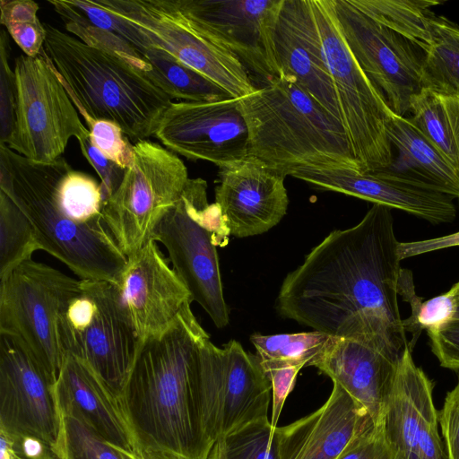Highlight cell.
Masks as SVG:
<instances>
[{
  "label": "cell",
  "instance_id": "obj_54",
  "mask_svg": "<svg viewBox=\"0 0 459 459\" xmlns=\"http://www.w3.org/2000/svg\"><path fill=\"white\" fill-rule=\"evenodd\" d=\"M13 459H19V458H17V457L13 456Z\"/></svg>",
  "mask_w": 459,
  "mask_h": 459
},
{
  "label": "cell",
  "instance_id": "obj_55",
  "mask_svg": "<svg viewBox=\"0 0 459 459\" xmlns=\"http://www.w3.org/2000/svg\"><path fill=\"white\" fill-rule=\"evenodd\" d=\"M459 198V197H458Z\"/></svg>",
  "mask_w": 459,
  "mask_h": 459
},
{
  "label": "cell",
  "instance_id": "obj_39",
  "mask_svg": "<svg viewBox=\"0 0 459 459\" xmlns=\"http://www.w3.org/2000/svg\"><path fill=\"white\" fill-rule=\"evenodd\" d=\"M10 45L5 30L0 37V144L10 139L15 120L16 88L14 71L9 64Z\"/></svg>",
  "mask_w": 459,
  "mask_h": 459
},
{
  "label": "cell",
  "instance_id": "obj_31",
  "mask_svg": "<svg viewBox=\"0 0 459 459\" xmlns=\"http://www.w3.org/2000/svg\"><path fill=\"white\" fill-rule=\"evenodd\" d=\"M432 39L426 49L422 88L459 94V26L445 16L435 15Z\"/></svg>",
  "mask_w": 459,
  "mask_h": 459
},
{
  "label": "cell",
  "instance_id": "obj_36",
  "mask_svg": "<svg viewBox=\"0 0 459 459\" xmlns=\"http://www.w3.org/2000/svg\"><path fill=\"white\" fill-rule=\"evenodd\" d=\"M63 459H123L117 449L105 442L78 418L65 413H63Z\"/></svg>",
  "mask_w": 459,
  "mask_h": 459
},
{
  "label": "cell",
  "instance_id": "obj_6",
  "mask_svg": "<svg viewBox=\"0 0 459 459\" xmlns=\"http://www.w3.org/2000/svg\"><path fill=\"white\" fill-rule=\"evenodd\" d=\"M207 183L189 178L177 204L153 231L152 239L167 249L169 260L191 295L218 328L229 324L217 246L229 230L218 205L207 201Z\"/></svg>",
  "mask_w": 459,
  "mask_h": 459
},
{
  "label": "cell",
  "instance_id": "obj_11",
  "mask_svg": "<svg viewBox=\"0 0 459 459\" xmlns=\"http://www.w3.org/2000/svg\"><path fill=\"white\" fill-rule=\"evenodd\" d=\"M189 180L174 152L149 140L134 143V163L103 203V217L118 247L128 257L152 239Z\"/></svg>",
  "mask_w": 459,
  "mask_h": 459
},
{
  "label": "cell",
  "instance_id": "obj_52",
  "mask_svg": "<svg viewBox=\"0 0 459 459\" xmlns=\"http://www.w3.org/2000/svg\"><path fill=\"white\" fill-rule=\"evenodd\" d=\"M450 291L454 295V298L455 300V305H456V310H455L454 318L459 319V281L452 286V288L450 289Z\"/></svg>",
  "mask_w": 459,
  "mask_h": 459
},
{
  "label": "cell",
  "instance_id": "obj_7",
  "mask_svg": "<svg viewBox=\"0 0 459 459\" xmlns=\"http://www.w3.org/2000/svg\"><path fill=\"white\" fill-rule=\"evenodd\" d=\"M272 384L260 359L235 340L222 348L209 335L198 345L193 366V394L201 432L214 443L268 418Z\"/></svg>",
  "mask_w": 459,
  "mask_h": 459
},
{
  "label": "cell",
  "instance_id": "obj_1",
  "mask_svg": "<svg viewBox=\"0 0 459 459\" xmlns=\"http://www.w3.org/2000/svg\"><path fill=\"white\" fill-rule=\"evenodd\" d=\"M398 243L390 208L373 204L358 224L329 233L286 276L278 312L333 337L403 351Z\"/></svg>",
  "mask_w": 459,
  "mask_h": 459
},
{
  "label": "cell",
  "instance_id": "obj_29",
  "mask_svg": "<svg viewBox=\"0 0 459 459\" xmlns=\"http://www.w3.org/2000/svg\"><path fill=\"white\" fill-rule=\"evenodd\" d=\"M333 338L314 330L272 335L254 333L250 342L267 373L286 367H314Z\"/></svg>",
  "mask_w": 459,
  "mask_h": 459
},
{
  "label": "cell",
  "instance_id": "obj_3",
  "mask_svg": "<svg viewBox=\"0 0 459 459\" xmlns=\"http://www.w3.org/2000/svg\"><path fill=\"white\" fill-rule=\"evenodd\" d=\"M207 336L188 304L168 330L140 342L119 396L140 452L208 459L193 394L195 356Z\"/></svg>",
  "mask_w": 459,
  "mask_h": 459
},
{
  "label": "cell",
  "instance_id": "obj_5",
  "mask_svg": "<svg viewBox=\"0 0 459 459\" xmlns=\"http://www.w3.org/2000/svg\"><path fill=\"white\" fill-rule=\"evenodd\" d=\"M44 51L77 110L117 124L134 143L154 136L172 100L145 72L44 23Z\"/></svg>",
  "mask_w": 459,
  "mask_h": 459
},
{
  "label": "cell",
  "instance_id": "obj_35",
  "mask_svg": "<svg viewBox=\"0 0 459 459\" xmlns=\"http://www.w3.org/2000/svg\"><path fill=\"white\" fill-rule=\"evenodd\" d=\"M275 429L265 418L228 435L224 437L226 459H278Z\"/></svg>",
  "mask_w": 459,
  "mask_h": 459
},
{
  "label": "cell",
  "instance_id": "obj_8",
  "mask_svg": "<svg viewBox=\"0 0 459 459\" xmlns=\"http://www.w3.org/2000/svg\"><path fill=\"white\" fill-rule=\"evenodd\" d=\"M80 284L81 279L32 258L0 280V334L21 344L53 385L65 358L58 342L59 316Z\"/></svg>",
  "mask_w": 459,
  "mask_h": 459
},
{
  "label": "cell",
  "instance_id": "obj_26",
  "mask_svg": "<svg viewBox=\"0 0 459 459\" xmlns=\"http://www.w3.org/2000/svg\"><path fill=\"white\" fill-rule=\"evenodd\" d=\"M386 134L398 151L400 164L399 169H386L423 182L453 198L459 197V173L409 117L392 111L387 118Z\"/></svg>",
  "mask_w": 459,
  "mask_h": 459
},
{
  "label": "cell",
  "instance_id": "obj_18",
  "mask_svg": "<svg viewBox=\"0 0 459 459\" xmlns=\"http://www.w3.org/2000/svg\"><path fill=\"white\" fill-rule=\"evenodd\" d=\"M153 239L127 257L111 282L140 342L162 333L191 304L190 292Z\"/></svg>",
  "mask_w": 459,
  "mask_h": 459
},
{
  "label": "cell",
  "instance_id": "obj_40",
  "mask_svg": "<svg viewBox=\"0 0 459 459\" xmlns=\"http://www.w3.org/2000/svg\"><path fill=\"white\" fill-rule=\"evenodd\" d=\"M337 459H403L385 437L383 423L368 426Z\"/></svg>",
  "mask_w": 459,
  "mask_h": 459
},
{
  "label": "cell",
  "instance_id": "obj_50",
  "mask_svg": "<svg viewBox=\"0 0 459 459\" xmlns=\"http://www.w3.org/2000/svg\"><path fill=\"white\" fill-rule=\"evenodd\" d=\"M143 459H181L173 455L155 450H141Z\"/></svg>",
  "mask_w": 459,
  "mask_h": 459
},
{
  "label": "cell",
  "instance_id": "obj_10",
  "mask_svg": "<svg viewBox=\"0 0 459 459\" xmlns=\"http://www.w3.org/2000/svg\"><path fill=\"white\" fill-rule=\"evenodd\" d=\"M58 342L64 355L86 364L120 396L140 341L111 282L81 279L59 316Z\"/></svg>",
  "mask_w": 459,
  "mask_h": 459
},
{
  "label": "cell",
  "instance_id": "obj_4",
  "mask_svg": "<svg viewBox=\"0 0 459 459\" xmlns=\"http://www.w3.org/2000/svg\"><path fill=\"white\" fill-rule=\"evenodd\" d=\"M239 104L248 128V155L285 177L300 167L361 171L342 121L293 78L262 85Z\"/></svg>",
  "mask_w": 459,
  "mask_h": 459
},
{
  "label": "cell",
  "instance_id": "obj_37",
  "mask_svg": "<svg viewBox=\"0 0 459 459\" xmlns=\"http://www.w3.org/2000/svg\"><path fill=\"white\" fill-rule=\"evenodd\" d=\"M78 112L86 122L90 138L98 150L121 168H130L134 163V144L122 128L112 121L95 119L82 110Z\"/></svg>",
  "mask_w": 459,
  "mask_h": 459
},
{
  "label": "cell",
  "instance_id": "obj_30",
  "mask_svg": "<svg viewBox=\"0 0 459 459\" xmlns=\"http://www.w3.org/2000/svg\"><path fill=\"white\" fill-rule=\"evenodd\" d=\"M358 9L387 28L420 46L425 51L432 39L431 0H350Z\"/></svg>",
  "mask_w": 459,
  "mask_h": 459
},
{
  "label": "cell",
  "instance_id": "obj_24",
  "mask_svg": "<svg viewBox=\"0 0 459 459\" xmlns=\"http://www.w3.org/2000/svg\"><path fill=\"white\" fill-rule=\"evenodd\" d=\"M368 412L333 383L325 403L314 412L276 427L278 459H337L372 424Z\"/></svg>",
  "mask_w": 459,
  "mask_h": 459
},
{
  "label": "cell",
  "instance_id": "obj_25",
  "mask_svg": "<svg viewBox=\"0 0 459 459\" xmlns=\"http://www.w3.org/2000/svg\"><path fill=\"white\" fill-rule=\"evenodd\" d=\"M55 392L63 413L78 418L114 448L141 455L119 396L86 364L65 354Z\"/></svg>",
  "mask_w": 459,
  "mask_h": 459
},
{
  "label": "cell",
  "instance_id": "obj_41",
  "mask_svg": "<svg viewBox=\"0 0 459 459\" xmlns=\"http://www.w3.org/2000/svg\"><path fill=\"white\" fill-rule=\"evenodd\" d=\"M82 153L100 178L103 203L119 187L126 169L106 158L92 143L90 135L78 140Z\"/></svg>",
  "mask_w": 459,
  "mask_h": 459
},
{
  "label": "cell",
  "instance_id": "obj_16",
  "mask_svg": "<svg viewBox=\"0 0 459 459\" xmlns=\"http://www.w3.org/2000/svg\"><path fill=\"white\" fill-rule=\"evenodd\" d=\"M0 430L30 435L64 455V417L55 385L16 341L0 334Z\"/></svg>",
  "mask_w": 459,
  "mask_h": 459
},
{
  "label": "cell",
  "instance_id": "obj_23",
  "mask_svg": "<svg viewBox=\"0 0 459 459\" xmlns=\"http://www.w3.org/2000/svg\"><path fill=\"white\" fill-rule=\"evenodd\" d=\"M402 353L377 342L334 337L314 367L341 386L377 426L383 423Z\"/></svg>",
  "mask_w": 459,
  "mask_h": 459
},
{
  "label": "cell",
  "instance_id": "obj_28",
  "mask_svg": "<svg viewBox=\"0 0 459 459\" xmlns=\"http://www.w3.org/2000/svg\"><path fill=\"white\" fill-rule=\"evenodd\" d=\"M144 56L152 65L146 74L171 100L199 102L233 98L220 85L161 48L152 46Z\"/></svg>",
  "mask_w": 459,
  "mask_h": 459
},
{
  "label": "cell",
  "instance_id": "obj_34",
  "mask_svg": "<svg viewBox=\"0 0 459 459\" xmlns=\"http://www.w3.org/2000/svg\"><path fill=\"white\" fill-rule=\"evenodd\" d=\"M39 4L31 0L0 1V22L24 55L35 57L44 48L46 28L38 17Z\"/></svg>",
  "mask_w": 459,
  "mask_h": 459
},
{
  "label": "cell",
  "instance_id": "obj_51",
  "mask_svg": "<svg viewBox=\"0 0 459 459\" xmlns=\"http://www.w3.org/2000/svg\"><path fill=\"white\" fill-rule=\"evenodd\" d=\"M1 436V459H13L10 446L6 438Z\"/></svg>",
  "mask_w": 459,
  "mask_h": 459
},
{
  "label": "cell",
  "instance_id": "obj_12",
  "mask_svg": "<svg viewBox=\"0 0 459 459\" xmlns=\"http://www.w3.org/2000/svg\"><path fill=\"white\" fill-rule=\"evenodd\" d=\"M13 71L15 120L6 145L31 161L52 163L72 137L78 141L90 132L44 48L35 57L19 56Z\"/></svg>",
  "mask_w": 459,
  "mask_h": 459
},
{
  "label": "cell",
  "instance_id": "obj_14",
  "mask_svg": "<svg viewBox=\"0 0 459 459\" xmlns=\"http://www.w3.org/2000/svg\"><path fill=\"white\" fill-rule=\"evenodd\" d=\"M333 3L342 36L358 64L390 108L406 117L412 97L422 89L426 51L367 15L350 0Z\"/></svg>",
  "mask_w": 459,
  "mask_h": 459
},
{
  "label": "cell",
  "instance_id": "obj_20",
  "mask_svg": "<svg viewBox=\"0 0 459 459\" xmlns=\"http://www.w3.org/2000/svg\"><path fill=\"white\" fill-rule=\"evenodd\" d=\"M285 178L252 155L219 167L215 204L230 235L263 234L281 221L289 204Z\"/></svg>",
  "mask_w": 459,
  "mask_h": 459
},
{
  "label": "cell",
  "instance_id": "obj_21",
  "mask_svg": "<svg viewBox=\"0 0 459 459\" xmlns=\"http://www.w3.org/2000/svg\"><path fill=\"white\" fill-rule=\"evenodd\" d=\"M433 388L432 380L415 364L406 346L398 362L383 419L386 438L403 459H445Z\"/></svg>",
  "mask_w": 459,
  "mask_h": 459
},
{
  "label": "cell",
  "instance_id": "obj_33",
  "mask_svg": "<svg viewBox=\"0 0 459 459\" xmlns=\"http://www.w3.org/2000/svg\"><path fill=\"white\" fill-rule=\"evenodd\" d=\"M48 4L65 23L74 22L108 30L125 39L143 55L152 47L138 28L110 11L101 1L50 0Z\"/></svg>",
  "mask_w": 459,
  "mask_h": 459
},
{
  "label": "cell",
  "instance_id": "obj_15",
  "mask_svg": "<svg viewBox=\"0 0 459 459\" xmlns=\"http://www.w3.org/2000/svg\"><path fill=\"white\" fill-rule=\"evenodd\" d=\"M202 32L231 51L261 82L281 77L274 32L282 0H176Z\"/></svg>",
  "mask_w": 459,
  "mask_h": 459
},
{
  "label": "cell",
  "instance_id": "obj_13",
  "mask_svg": "<svg viewBox=\"0 0 459 459\" xmlns=\"http://www.w3.org/2000/svg\"><path fill=\"white\" fill-rule=\"evenodd\" d=\"M138 28L153 47L214 82L234 99L257 90L252 76L228 48L198 30L176 0H100Z\"/></svg>",
  "mask_w": 459,
  "mask_h": 459
},
{
  "label": "cell",
  "instance_id": "obj_27",
  "mask_svg": "<svg viewBox=\"0 0 459 459\" xmlns=\"http://www.w3.org/2000/svg\"><path fill=\"white\" fill-rule=\"evenodd\" d=\"M409 119L459 173V94L428 88L412 97Z\"/></svg>",
  "mask_w": 459,
  "mask_h": 459
},
{
  "label": "cell",
  "instance_id": "obj_22",
  "mask_svg": "<svg viewBox=\"0 0 459 459\" xmlns=\"http://www.w3.org/2000/svg\"><path fill=\"white\" fill-rule=\"evenodd\" d=\"M274 50L281 76L293 78L341 120L310 0H282L274 32Z\"/></svg>",
  "mask_w": 459,
  "mask_h": 459
},
{
  "label": "cell",
  "instance_id": "obj_19",
  "mask_svg": "<svg viewBox=\"0 0 459 459\" xmlns=\"http://www.w3.org/2000/svg\"><path fill=\"white\" fill-rule=\"evenodd\" d=\"M289 176L320 189L404 211L432 224L451 222L456 214L453 197L388 169L361 172L344 167H300Z\"/></svg>",
  "mask_w": 459,
  "mask_h": 459
},
{
  "label": "cell",
  "instance_id": "obj_43",
  "mask_svg": "<svg viewBox=\"0 0 459 459\" xmlns=\"http://www.w3.org/2000/svg\"><path fill=\"white\" fill-rule=\"evenodd\" d=\"M446 459H459V374L456 385L447 392L438 411Z\"/></svg>",
  "mask_w": 459,
  "mask_h": 459
},
{
  "label": "cell",
  "instance_id": "obj_9",
  "mask_svg": "<svg viewBox=\"0 0 459 459\" xmlns=\"http://www.w3.org/2000/svg\"><path fill=\"white\" fill-rule=\"evenodd\" d=\"M310 2L354 157L362 172L389 168L394 157L386 123L393 110L347 46L333 0Z\"/></svg>",
  "mask_w": 459,
  "mask_h": 459
},
{
  "label": "cell",
  "instance_id": "obj_44",
  "mask_svg": "<svg viewBox=\"0 0 459 459\" xmlns=\"http://www.w3.org/2000/svg\"><path fill=\"white\" fill-rule=\"evenodd\" d=\"M455 310V300L450 290L446 293L423 301L416 318L417 339L424 329L437 328L453 319Z\"/></svg>",
  "mask_w": 459,
  "mask_h": 459
},
{
  "label": "cell",
  "instance_id": "obj_2",
  "mask_svg": "<svg viewBox=\"0 0 459 459\" xmlns=\"http://www.w3.org/2000/svg\"><path fill=\"white\" fill-rule=\"evenodd\" d=\"M0 190L30 220L42 250L82 280L115 281L127 257L104 220L92 177L63 157L37 163L0 144Z\"/></svg>",
  "mask_w": 459,
  "mask_h": 459
},
{
  "label": "cell",
  "instance_id": "obj_49",
  "mask_svg": "<svg viewBox=\"0 0 459 459\" xmlns=\"http://www.w3.org/2000/svg\"><path fill=\"white\" fill-rule=\"evenodd\" d=\"M208 459H226L224 437L218 439L214 443Z\"/></svg>",
  "mask_w": 459,
  "mask_h": 459
},
{
  "label": "cell",
  "instance_id": "obj_32",
  "mask_svg": "<svg viewBox=\"0 0 459 459\" xmlns=\"http://www.w3.org/2000/svg\"><path fill=\"white\" fill-rule=\"evenodd\" d=\"M42 250L36 231L23 212L0 190V280L32 254Z\"/></svg>",
  "mask_w": 459,
  "mask_h": 459
},
{
  "label": "cell",
  "instance_id": "obj_42",
  "mask_svg": "<svg viewBox=\"0 0 459 459\" xmlns=\"http://www.w3.org/2000/svg\"><path fill=\"white\" fill-rule=\"evenodd\" d=\"M431 351L446 368L459 371V319L427 330Z\"/></svg>",
  "mask_w": 459,
  "mask_h": 459
},
{
  "label": "cell",
  "instance_id": "obj_48",
  "mask_svg": "<svg viewBox=\"0 0 459 459\" xmlns=\"http://www.w3.org/2000/svg\"><path fill=\"white\" fill-rule=\"evenodd\" d=\"M459 246V231L449 235L424 240L398 243V256L405 258Z\"/></svg>",
  "mask_w": 459,
  "mask_h": 459
},
{
  "label": "cell",
  "instance_id": "obj_47",
  "mask_svg": "<svg viewBox=\"0 0 459 459\" xmlns=\"http://www.w3.org/2000/svg\"><path fill=\"white\" fill-rule=\"evenodd\" d=\"M397 294L411 306V316L406 319H403L402 325L404 332L411 333V341L408 342V347L410 351H412L418 341L416 337V318L423 303V299L421 297L417 295L413 283L412 273L408 269L401 268L400 270L397 281Z\"/></svg>",
  "mask_w": 459,
  "mask_h": 459
},
{
  "label": "cell",
  "instance_id": "obj_38",
  "mask_svg": "<svg viewBox=\"0 0 459 459\" xmlns=\"http://www.w3.org/2000/svg\"><path fill=\"white\" fill-rule=\"evenodd\" d=\"M65 30L85 44L121 57L134 67L147 73L152 65L144 55L131 43L106 30L74 22L65 23Z\"/></svg>",
  "mask_w": 459,
  "mask_h": 459
},
{
  "label": "cell",
  "instance_id": "obj_53",
  "mask_svg": "<svg viewBox=\"0 0 459 459\" xmlns=\"http://www.w3.org/2000/svg\"><path fill=\"white\" fill-rule=\"evenodd\" d=\"M118 451L120 452V454H121V455H122L123 459H143V458L141 457V455H140V456H138V455H131V454H129V453H126V452L121 451V450H118Z\"/></svg>",
  "mask_w": 459,
  "mask_h": 459
},
{
  "label": "cell",
  "instance_id": "obj_46",
  "mask_svg": "<svg viewBox=\"0 0 459 459\" xmlns=\"http://www.w3.org/2000/svg\"><path fill=\"white\" fill-rule=\"evenodd\" d=\"M301 368V367H286L267 372L272 384L273 407L270 421L273 427H277L286 398L291 392Z\"/></svg>",
  "mask_w": 459,
  "mask_h": 459
},
{
  "label": "cell",
  "instance_id": "obj_45",
  "mask_svg": "<svg viewBox=\"0 0 459 459\" xmlns=\"http://www.w3.org/2000/svg\"><path fill=\"white\" fill-rule=\"evenodd\" d=\"M0 435L6 438L12 454L19 459H61L48 443L39 437L1 430Z\"/></svg>",
  "mask_w": 459,
  "mask_h": 459
},
{
  "label": "cell",
  "instance_id": "obj_17",
  "mask_svg": "<svg viewBox=\"0 0 459 459\" xmlns=\"http://www.w3.org/2000/svg\"><path fill=\"white\" fill-rule=\"evenodd\" d=\"M154 136L177 155L218 167L248 155L249 134L239 99L172 101Z\"/></svg>",
  "mask_w": 459,
  "mask_h": 459
}]
</instances>
